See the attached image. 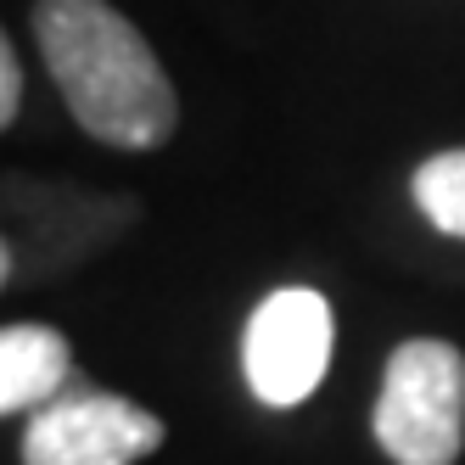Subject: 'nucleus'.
I'll return each instance as SVG.
<instances>
[{
    "label": "nucleus",
    "mask_w": 465,
    "mask_h": 465,
    "mask_svg": "<svg viewBox=\"0 0 465 465\" xmlns=\"http://www.w3.org/2000/svg\"><path fill=\"white\" fill-rule=\"evenodd\" d=\"M331 364V303L314 286H281L270 292L247 320L242 337V371L258 404L292 410L325 381Z\"/></svg>",
    "instance_id": "20e7f679"
},
{
    "label": "nucleus",
    "mask_w": 465,
    "mask_h": 465,
    "mask_svg": "<svg viewBox=\"0 0 465 465\" xmlns=\"http://www.w3.org/2000/svg\"><path fill=\"white\" fill-rule=\"evenodd\" d=\"M74 387V348L62 331L35 325V320H12L0 331V410L6 415H35L51 398Z\"/></svg>",
    "instance_id": "39448f33"
},
{
    "label": "nucleus",
    "mask_w": 465,
    "mask_h": 465,
    "mask_svg": "<svg viewBox=\"0 0 465 465\" xmlns=\"http://www.w3.org/2000/svg\"><path fill=\"white\" fill-rule=\"evenodd\" d=\"M35 40L84 135L118 152H152L174 135V84L107 0H35Z\"/></svg>",
    "instance_id": "f257e3e1"
},
{
    "label": "nucleus",
    "mask_w": 465,
    "mask_h": 465,
    "mask_svg": "<svg viewBox=\"0 0 465 465\" xmlns=\"http://www.w3.org/2000/svg\"><path fill=\"white\" fill-rule=\"evenodd\" d=\"M371 426L392 465H454L465 443V353L438 337L404 342L387 359Z\"/></svg>",
    "instance_id": "f03ea898"
},
{
    "label": "nucleus",
    "mask_w": 465,
    "mask_h": 465,
    "mask_svg": "<svg viewBox=\"0 0 465 465\" xmlns=\"http://www.w3.org/2000/svg\"><path fill=\"white\" fill-rule=\"evenodd\" d=\"M415 203L443 236L465 242V146L460 152H438V157L420 163L415 169Z\"/></svg>",
    "instance_id": "423d86ee"
},
{
    "label": "nucleus",
    "mask_w": 465,
    "mask_h": 465,
    "mask_svg": "<svg viewBox=\"0 0 465 465\" xmlns=\"http://www.w3.org/2000/svg\"><path fill=\"white\" fill-rule=\"evenodd\" d=\"M17 102H23V74H17V51L0 45V124L17 118Z\"/></svg>",
    "instance_id": "0eeeda50"
},
{
    "label": "nucleus",
    "mask_w": 465,
    "mask_h": 465,
    "mask_svg": "<svg viewBox=\"0 0 465 465\" xmlns=\"http://www.w3.org/2000/svg\"><path fill=\"white\" fill-rule=\"evenodd\" d=\"M169 426L146 404L95 387H68L23 420V465H135L163 449Z\"/></svg>",
    "instance_id": "7ed1b4c3"
}]
</instances>
